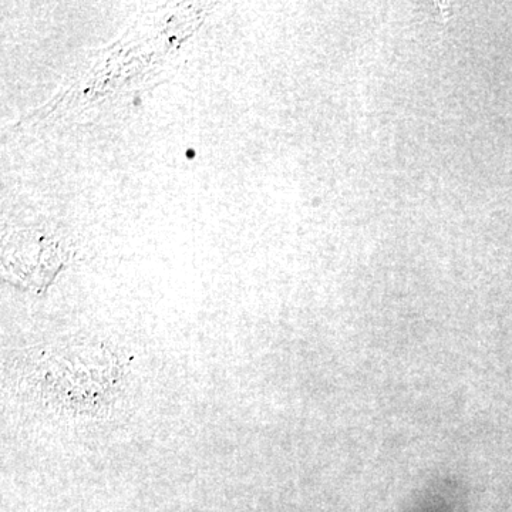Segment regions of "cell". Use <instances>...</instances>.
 <instances>
[{"instance_id": "obj_1", "label": "cell", "mask_w": 512, "mask_h": 512, "mask_svg": "<svg viewBox=\"0 0 512 512\" xmlns=\"http://www.w3.org/2000/svg\"><path fill=\"white\" fill-rule=\"evenodd\" d=\"M195 156H197V151H195L194 148H188V150L185 151V157H187L188 160H192Z\"/></svg>"}, {"instance_id": "obj_2", "label": "cell", "mask_w": 512, "mask_h": 512, "mask_svg": "<svg viewBox=\"0 0 512 512\" xmlns=\"http://www.w3.org/2000/svg\"><path fill=\"white\" fill-rule=\"evenodd\" d=\"M141 103H143V100H141V97L138 96V94H136V97H134V100H133V106L136 107H140L141 106Z\"/></svg>"}]
</instances>
